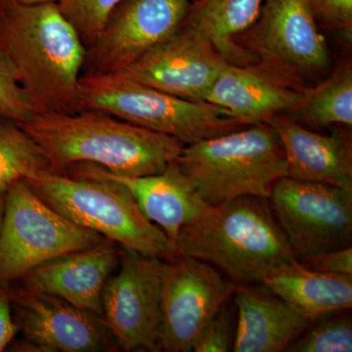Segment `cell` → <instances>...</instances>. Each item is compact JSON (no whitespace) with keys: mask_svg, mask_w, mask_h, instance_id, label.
I'll list each match as a JSON object with an SVG mask.
<instances>
[{"mask_svg":"<svg viewBox=\"0 0 352 352\" xmlns=\"http://www.w3.org/2000/svg\"><path fill=\"white\" fill-rule=\"evenodd\" d=\"M25 180L59 214L122 249L164 261L182 256L175 243L146 219L129 189L82 164L65 173L48 171Z\"/></svg>","mask_w":352,"mask_h":352,"instance_id":"obj_4","label":"cell"},{"mask_svg":"<svg viewBox=\"0 0 352 352\" xmlns=\"http://www.w3.org/2000/svg\"><path fill=\"white\" fill-rule=\"evenodd\" d=\"M287 352H351L352 318L349 309L339 310L315 320Z\"/></svg>","mask_w":352,"mask_h":352,"instance_id":"obj_24","label":"cell"},{"mask_svg":"<svg viewBox=\"0 0 352 352\" xmlns=\"http://www.w3.org/2000/svg\"><path fill=\"white\" fill-rule=\"evenodd\" d=\"M36 113L6 62L0 57V117L22 124Z\"/></svg>","mask_w":352,"mask_h":352,"instance_id":"obj_26","label":"cell"},{"mask_svg":"<svg viewBox=\"0 0 352 352\" xmlns=\"http://www.w3.org/2000/svg\"><path fill=\"white\" fill-rule=\"evenodd\" d=\"M160 351L190 352L201 333L230 300L236 285L212 264L180 256L162 263Z\"/></svg>","mask_w":352,"mask_h":352,"instance_id":"obj_9","label":"cell"},{"mask_svg":"<svg viewBox=\"0 0 352 352\" xmlns=\"http://www.w3.org/2000/svg\"><path fill=\"white\" fill-rule=\"evenodd\" d=\"M120 247L104 244L69 252L34 268L14 282L21 289L59 296L103 316L102 294L120 263Z\"/></svg>","mask_w":352,"mask_h":352,"instance_id":"obj_16","label":"cell"},{"mask_svg":"<svg viewBox=\"0 0 352 352\" xmlns=\"http://www.w3.org/2000/svg\"><path fill=\"white\" fill-rule=\"evenodd\" d=\"M317 22L330 29L351 31L352 0H309Z\"/></svg>","mask_w":352,"mask_h":352,"instance_id":"obj_28","label":"cell"},{"mask_svg":"<svg viewBox=\"0 0 352 352\" xmlns=\"http://www.w3.org/2000/svg\"><path fill=\"white\" fill-rule=\"evenodd\" d=\"M0 57L36 113L82 111L87 46L57 3L14 2L0 20Z\"/></svg>","mask_w":352,"mask_h":352,"instance_id":"obj_1","label":"cell"},{"mask_svg":"<svg viewBox=\"0 0 352 352\" xmlns=\"http://www.w3.org/2000/svg\"><path fill=\"white\" fill-rule=\"evenodd\" d=\"M236 326L232 310L227 303L208 322L201 333L192 351L227 352L232 351L235 340Z\"/></svg>","mask_w":352,"mask_h":352,"instance_id":"obj_27","label":"cell"},{"mask_svg":"<svg viewBox=\"0 0 352 352\" xmlns=\"http://www.w3.org/2000/svg\"><path fill=\"white\" fill-rule=\"evenodd\" d=\"M18 333L13 318L11 284L0 281V352L6 351Z\"/></svg>","mask_w":352,"mask_h":352,"instance_id":"obj_30","label":"cell"},{"mask_svg":"<svg viewBox=\"0 0 352 352\" xmlns=\"http://www.w3.org/2000/svg\"><path fill=\"white\" fill-rule=\"evenodd\" d=\"M175 244L182 256L217 266L237 284L258 283L266 271L298 258L265 197L208 206L180 229Z\"/></svg>","mask_w":352,"mask_h":352,"instance_id":"obj_3","label":"cell"},{"mask_svg":"<svg viewBox=\"0 0 352 352\" xmlns=\"http://www.w3.org/2000/svg\"><path fill=\"white\" fill-rule=\"evenodd\" d=\"M15 2V0H0V20L3 17L10 6Z\"/></svg>","mask_w":352,"mask_h":352,"instance_id":"obj_32","label":"cell"},{"mask_svg":"<svg viewBox=\"0 0 352 352\" xmlns=\"http://www.w3.org/2000/svg\"><path fill=\"white\" fill-rule=\"evenodd\" d=\"M19 124L59 173L74 164H92L126 177L157 175L185 147L170 135L96 111L36 113Z\"/></svg>","mask_w":352,"mask_h":352,"instance_id":"obj_2","label":"cell"},{"mask_svg":"<svg viewBox=\"0 0 352 352\" xmlns=\"http://www.w3.org/2000/svg\"><path fill=\"white\" fill-rule=\"evenodd\" d=\"M238 311L232 351L282 352L314 323L273 293L237 284Z\"/></svg>","mask_w":352,"mask_h":352,"instance_id":"obj_19","label":"cell"},{"mask_svg":"<svg viewBox=\"0 0 352 352\" xmlns=\"http://www.w3.org/2000/svg\"><path fill=\"white\" fill-rule=\"evenodd\" d=\"M120 248L102 294L103 317L122 351H160L162 263Z\"/></svg>","mask_w":352,"mask_h":352,"instance_id":"obj_10","label":"cell"},{"mask_svg":"<svg viewBox=\"0 0 352 352\" xmlns=\"http://www.w3.org/2000/svg\"><path fill=\"white\" fill-rule=\"evenodd\" d=\"M15 1L23 6H36V4L56 3L58 0H15Z\"/></svg>","mask_w":352,"mask_h":352,"instance_id":"obj_31","label":"cell"},{"mask_svg":"<svg viewBox=\"0 0 352 352\" xmlns=\"http://www.w3.org/2000/svg\"><path fill=\"white\" fill-rule=\"evenodd\" d=\"M310 270L335 274H352V248L317 252L298 258Z\"/></svg>","mask_w":352,"mask_h":352,"instance_id":"obj_29","label":"cell"},{"mask_svg":"<svg viewBox=\"0 0 352 352\" xmlns=\"http://www.w3.org/2000/svg\"><path fill=\"white\" fill-rule=\"evenodd\" d=\"M175 162L208 206L243 196L268 198L287 176L283 147L264 122L185 145Z\"/></svg>","mask_w":352,"mask_h":352,"instance_id":"obj_5","label":"cell"},{"mask_svg":"<svg viewBox=\"0 0 352 352\" xmlns=\"http://www.w3.org/2000/svg\"><path fill=\"white\" fill-rule=\"evenodd\" d=\"M109 241L59 214L25 179L18 180L6 192L0 229V281L12 284L51 259Z\"/></svg>","mask_w":352,"mask_h":352,"instance_id":"obj_7","label":"cell"},{"mask_svg":"<svg viewBox=\"0 0 352 352\" xmlns=\"http://www.w3.org/2000/svg\"><path fill=\"white\" fill-rule=\"evenodd\" d=\"M226 63L205 36L182 27L120 73L178 98L200 102Z\"/></svg>","mask_w":352,"mask_h":352,"instance_id":"obj_15","label":"cell"},{"mask_svg":"<svg viewBox=\"0 0 352 352\" xmlns=\"http://www.w3.org/2000/svg\"><path fill=\"white\" fill-rule=\"evenodd\" d=\"M193 0H124L87 48L83 74L119 73L173 38Z\"/></svg>","mask_w":352,"mask_h":352,"instance_id":"obj_12","label":"cell"},{"mask_svg":"<svg viewBox=\"0 0 352 352\" xmlns=\"http://www.w3.org/2000/svg\"><path fill=\"white\" fill-rule=\"evenodd\" d=\"M264 0H194L182 28L201 34L228 63L245 65L256 61L235 38L258 20Z\"/></svg>","mask_w":352,"mask_h":352,"instance_id":"obj_21","label":"cell"},{"mask_svg":"<svg viewBox=\"0 0 352 352\" xmlns=\"http://www.w3.org/2000/svg\"><path fill=\"white\" fill-rule=\"evenodd\" d=\"M308 126L332 124L352 126V67L342 64L332 75L312 87L307 101L298 111Z\"/></svg>","mask_w":352,"mask_h":352,"instance_id":"obj_23","label":"cell"},{"mask_svg":"<svg viewBox=\"0 0 352 352\" xmlns=\"http://www.w3.org/2000/svg\"><path fill=\"white\" fill-rule=\"evenodd\" d=\"M235 43L303 80L322 73L330 62L309 0H264L258 20Z\"/></svg>","mask_w":352,"mask_h":352,"instance_id":"obj_11","label":"cell"},{"mask_svg":"<svg viewBox=\"0 0 352 352\" xmlns=\"http://www.w3.org/2000/svg\"><path fill=\"white\" fill-rule=\"evenodd\" d=\"M13 318L25 339L43 352H115L117 340L102 315L59 296L11 284Z\"/></svg>","mask_w":352,"mask_h":352,"instance_id":"obj_13","label":"cell"},{"mask_svg":"<svg viewBox=\"0 0 352 352\" xmlns=\"http://www.w3.org/2000/svg\"><path fill=\"white\" fill-rule=\"evenodd\" d=\"M6 193L0 194V229H1L2 220H3L4 210H6Z\"/></svg>","mask_w":352,"mask_h":352,"instance_id":"obj_33","label":"cell"},{"mask_svg":"<svg viewBox=\"0 0 352 352\" xmlns=\"http://www.w3.org/2000/svg\"><path fill=\"white\" fill-rule=\"evenodd\" d=\"M80 97L82 110L108 113L184 145L248 126L210 102L178 98L120 72L82 74Z\"/></svg>","mask_w":352,"mask_h":352,"instance_id":"obj_6","label":"cell"},{"mask_svg":"<svg viewBox=\"0 0 352 352\" xmlns=\"http://www.w3.org/2000/svg\"><path fill=\"white\" fill-rule=\"evenodd\" d=\"M258 283L312 321L352 307V274L310 270L298 258L266 271Z\"/></svg>","mask_w":352,"mask_h":352,"instance_id":"obj_20","label":"cell"},{"mask_svg":"<svg viewBox=\"0 0 352 352\" xmlns=\"http://www.w3.org/2000/svg\"><path fill=\"white\" fill-rule=\"evenodd\" d=\"M268 200L298 258L351 247V190L285 176Z\"/></svg>","mask_w":352,"mask_h":352,"instance_id":"obj_8","label":"cell"},{"mask_svg":"<svg viewBox=\"0 0 352 352\" xmlns=\"http://www.w3.org/2000/svg\"><path fill=\"white\" fill-rule=\"evenodd\" d=\"M82 164L95 175L124 185L146 219L159 226L173 243L180 229L208 207L175 161L162 173L138 177L115 175L95 164Z\"/></svg>","mask_w":352,"mask_h":352,"instance_id":"obj_18","label":"cell"},{"mask_svg":"<svg viewBox=\"0 0 352 352\" xmlns=\"http://www.w3.org/2000/svg\"><path fill=\"white\" fill-rule=\"evenodd\" d=\"M54 171L50 162L18 122L0 117V194L14 182Z\"/></svg>","mask_w":352,"mask_h":352,"instance_id":"obj_22","label":"cell"},{"mask_svg":"<svg viewBox=\"0 0 352 352\" xmlns=\"http://www.w3.org/2000/svg\"><path fill=\"white\" fill-rule=\"evenodd\" d=\"M305 80L268 62L226 63L206 96L247 126L274 116L298 113L311 91Z\"/></svg>","mask_w":352,"mask_h":352,"instance_id":"obj_14","label":"cell"},{"mask_svg":"<svg viewBox=\"0 0 352 352\" xmlns=\"http://www.w3.org/2000/svg\"><path fill=\"white\" fill-rule=\"evenodd\" d=\"M122 1L124 0H58L56 3L88 48L99 38L113 10Z\"/></svg>","mask_w":352,"mask_h":352,"instance_id":"obj_25","label":"cell"},{"mask_svg":"<svg viewBox=\"0 0 352 352\" xmlns=\"http://www.w3.org/2000/svg\"><path fill=\"white\" fill-rule=\"evenodd\" d=\"M266 124L283 147L288 177L352 191L351 136L342 132L317 133L285 113L274 116Z\"/></svg>","mask_w":352,"mask_h":352,"instance_id":"obj_17","label":"cell"}]
</instances>
